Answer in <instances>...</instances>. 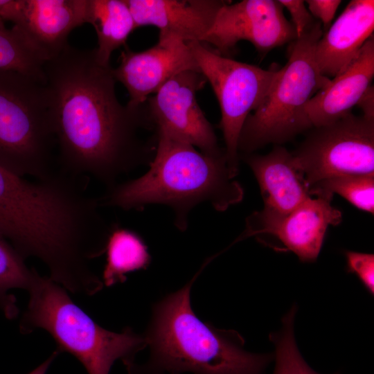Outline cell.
I'll use <instances>...</instances> for the list:
<instances>
[{
	"mask_svg": "<svg viewBox=\"0 0 374 374\" xmlns=\"http://www.w3.org/2000/svg\"><path fill=\"white\" fill-rule=\"evenodd\" d=\"M112 68L95 50L67 45L44 64L58 169L91 177L107 188L118 178L152 161L157 134L146 102L123 105Z\"/></svg>",
	"mask_w": 374,
	"mask_h": 374,
	"instance_id": "cell-1",
	"label": "cell"
},
{
	"mask_svg": "<svg viewBox=\"0 0 374 374\" xmlns=\"http://www.w3.org/2000/svg\"><path fill=\"white\" fill-rule=\"evenodd\" d=\"M101 208L78 177L57 169L30 181L0 167V235L73 293L91 296L103 287L91 261L105 253L115 224Z\"/></svg>",
	"mask_w": 374,
	"mask_h": 374,
	"instance_id": "cell-2",
	"label": "cell"
},
{
	"mask_svg": "<svg viewBox=\"0 0 374 374\" xmlns=\"http://www.w3.org/2000/svg\"><path fill=\"white\" fill-rule=\"evenodd\" d=\"M157 134L149 170L107 188L98 197L102 208L139 211L150 204L166 205L173 211L175 225L185 231L190 211L199 204L224 211L242 201L243 188L231 176L225 154H206L164 132L157 130Z\"/></svg>",
	"mask_w": 374,
	"mask_h": 374,
	"instance_id": "cell-3",
	"label": "cell"
},
{
	"mask_svg": "<svg viewBox=\"0 0 374 374\" xmlns=\"http://www.w3.org/2000/svg\"><path fill=\"white\" fill-rule=\"evenodd\" d=\"M196 278L154 305L143 335L149 359L131 365L130 374H262L273 359L246 351L238 332L216 328L197 317L190 299Z\"/></svg>",
	"mask_w": 374,
	"mask_h": 374,
	"instance_id": "cell-4",
	"label": "cell"
},
{
	"mask_svg": "<svg viewBox=\"0 0 374 374\" xmlns=\"http://www.w3.org/2000/svg\"><path fill=\"white\" fill-rule=\"evenodd\" d=\"M28 292L20 332L47 331L57 345L56 350L73 355L88 374H109L119 359L127 368L147 346L144 336L130 327L116 332L99 326L71 300L64 287L48 276L38 274Z\"/></svg>",
	"mask_w": 374,
	"mask_h": 374,
	"instance_id": "cell-5",
	"label": "cell"
},
{
	"mask_svg": "<svg viewBox=\"0 0 374 374\" xmlns=\"http://www.w3.org/2000/svg\"><path fill=\"white\" fill-rule=\"evenodd\" d=\"M323 33L319 21L297 37L286 64L260 106L246 119L238 140V152L247 154L269 143L280 144L312 128L305 106L331 79L321 75L315 47Z\"/></svg>",
	"mask_w": 374,
	"mask_h": 374,
	"instance_id": "cell-6",
	"label": "cell"
},
{
	"mask_svg": "<svg viewBox=\"0 0 374 374\" xmlns=\"http://www.w3.org/2000/svg\"><path fill=\"white\" fill-rule=\"evenodd\" d=\"M55 148L46 84L0 71V167L20 177L44 178L55 170Z\"/></svg>",
	"mask_w": 374,
	"mask_h": 374,
	"instance_id": "cell-7",
	"label": "cell"
},
{
	"mask_svg": "<svg viewBox=\"0 0 374 374\" xmlns=\"http://www.w3.org/2000/svg\"><path fill=\"white\" fill-rule=\"evenodd\" d=\"M187 43L218 100L226 163L234 178L239 170L238 140L242 128L267 95L278 70L235 61L199 42Z\"/></svg>",
	"mask_w": 374,
	"mask_h": 374,
	"instance_id": "cell-8",
	"label": "cell"
},
{
	"mask_svg": "<svg viewBox=\"0 0 374 374\" xmlns=\"http://www.w3.org/2000/svg\"><path fill=\"white\" fill-rule=\"evenodd\" d=\"M312 128L292 153L309 190L328 178L374 173V119L350 113Z\"/></svg>",
	"mask_w": 374,
	"mask_h": 374,
	"instance_id": "cell-9",
	"label": "cell"
},
{
	"mask_svg": "<svg viewBox=\"0 0 374 374\" xmlns=\"http://www.w3.org/2000/svg\"><path fill=\"white\" fill-rule=\"evenodd\" d=\"M332 195L317 193L287 213L265 209L246 220L245 229L238 240L271 236L278 251H292L303 262H314L321 250L326 231L342 220L339 210L332 204Z\"/></svg>",
	"mask_w": 374,
	"mask_h": 374,
	"instance_id": "cell-10",
	"label": "cell"
},
{
	"mask_svg": "<svg viewBox=\"0 0 374 374\" xmlns=\"http://www.w3.org/2000/svg\"><path fill=\"white\" fill-rule=\"evenodd\" d=\"M296 38L278 1L242 0L223 4L202 43L226 56L242 40L251 42L260 53H267Z\"/></svg>",
	"mask_w": 374,
	"mask_h": 374,
	"instance_id": "cell-11",
	"label": "cell"
},
{
	"mask_svg": "<svg viewBox=\"0 0 374 374\" xmlns=\"http://www.w3.org/2000/svg\"><path fill=\"white\" fill-rule=\"evenodd\" d=\"M206 79L198 71H184L169 80L146 105L157 130L164 132L199 148L202 153L221 155L210 122L199 107L196 93Z\"/></svg>",
	"mask_w": 374,
	"mask_h": 374,
	"instance_id": "cell-12",
	"label": "cell"
},
{
	"mask_svg": "<svg viewBox=\"0 0 374 374\" xmlns=\"http://www.w3.org/2000/svg\"><path fill=\"white\" fill-rule=\"evenodd\" d=\"M88 0H8L4 21L44 62L69 45L68 37L87 23Z\"/></svg>",
	"mask_w": 374,
	"mask_h": 374,
	"instance_id": "cell-13",
	"label": "cell"
},
{
	"mask_svg": "<svg viewBox=\"0 0 374 374\" xmlns=\"http://www.w3.org/2000/svg\"><path fill=\"white\" fill-rule=\"evenodd\" d=\"M200 71L188 43L171 35L159 34L151 48L135 52L125 47L114 77L127 89V105L137 107L145 103L169 80L184 71Z\"/></svg>",
	"mask_w": 374,
	"mask_h": 374,
	"instance_id": "cell-14",
	"label": "cell"
},
{
	"mask_svg": "<svg viewBox=\"0 0 374 374\" xmlns=\"http://www.w3.org/2000/svg\"><path fill=\"white\" fill-rule=\"evenodd\" d=\"M136 27L154 26L161 35L186 42H203L217 14L226 2L221 0H125Z\"/></svg>",
	"mask_w": 374,
	"mask_h": 374,
	"instance_id": "cell-15",
	"label": "cell"
},
{
	"mask_svg": "<svg viewBox=\"0 0 374 374\" xmlns=\"http://www.w3.org/2000/svg\"><path fill=\"white\" fill-rule=\"evenodd\" d=\"M374 1L352 0L315 47L319 69L330 79L344 71L373 36Z\"/></svg>",
	"mask_w": 374,
	"mask_h": 374,
	"instance_id": "cell-16",
	"label": "cell"
},
{
	"mask_svg": "<svg viewBox=\"0 0 374 374\" xmlns=\"http://www.w3.org/2000/svg\"><path fill=\"white\" fill-rule=\"evenodd\" d=\"M373 76L374 39L371 36L348 66L307 103L305 113L312 127L326 125L351 113L371 86Z\"/></svg>",
	"mask_w": 374,
	"mask_h": 374,
	"instance_id": "cell-17",
	"label": "cell"
},
{
	"mask_svg": "<svg viewBox=\"0 0 374 374\" xmlns=\"http://www.w3.org/2000/svg\"><path fill=\"white\" fill-rule=\"evenodd\" d=\"M243 159L258 183L263 209L287 213L311 197L292 154L285 148L276 146L266 155L247 154Z\"/></svg>",
	"mask_w": 374,
	"mask_h": 374,
	"instance_id": "cell-18",
	"label": "cell"
},
{
	"mask_svg": "<svg viewBox=\"0 0 374 374\" xmlns=\"http://www.w3.org/2000/svg\"><path fill=\"white\" fill-rule=\"evenodd\" d=\"M87 23L96 33L97 60L106 66L110 65L112 53L125 45L136 28L125 0H88Z\"/></svg>",
	"mask_w": 374,
	"mask_h": 374,
	"instance_id": "cell-19",
	"label": "cell"
},
{
	"mask_svg": "<svg viewBox=\"0 0 374 374\" xmlns=\"http://www.w3.org/2000/svg\"><path fill=\"white\" fill-rule=\"evenodd\" d=\"M105 253L102 281L107 287L125 282L127 274L146 269L151 261L143 239L134 231L116 224L108 237Z\"/></svg>",
	"mask_w": 374,
	"mask_h": 374,
	"instance_id": "cell-20",
	"label": "cell"
},
{
	"mask_svg": "<svg viewBox=\"0 0 374 374\" xmlns=\"http://www.w3.org/2000/svg\"><path fill=\"white\" fill-rule=\"evenodd\" d=\"M25 260L0 235V308L10 319L15 318L19 312L16 298L10 291L13 289L28 291L38 275L37 271L27 266Z\"/></svg>",
	"mask_w": 374,
	"mask_h": 374,
	"instance_id": "cell-21",
	"label": "cell"
},
{
	"mask_svg": "<svg viewBox=\"0 0 374 374\" xmlns=\"http://www.w3.org/2000/svg\"><path fill=\"white\" fill-rule=\"evenodd\" d=\"M45 62L14 29L0 28V71H14L46 84Z\"/></svg>",
	"mask_w": 374,
	"mask_h": 374,
	"instance_id": "cell-22",
	"label": "cell"
},
{
	"mask_svg": "<svg viewBox=\"0 0 374 374\" xmlns=\"http://www.w3.org/2000/svg\"><path fill=\"white\" fill-rule=\"evenodd\" d=\"M339 194L356 208L374 212V173L343 175L321 180L310 188V195Z\"/></svg>",
	"mask_w": 374,
	"mask_h": 374,
	"instance_id": "cell-23",
	"label": "cell"
},
{
	"mask_svg": "<svg viewBox=\"0 0 374 374\" xmlns=\"http://www.w3.org/2000/svg\"><path fill=\"white\" fill-rule=\"evenodd\" d=\"M296 310V305H293L282 318L281 329L269 334V340L276 348L274 374H319L309 366L298 349L294 332Z\"/></svg>",
	"mask_w": 374,
	"mask_h": 374,
	"instance_id": "cell-24",
	"label": "cell"
},
{
	"mask_svg": "<svg viewBox=\"0 0 374 374\" xmlns=\"http://www.w3.org/2000/svg\"><path fill=\"white\" fill-rule=\"evenodd\" d=\"M347 269L355 274L366 290L374 293V255L353 251L345 252Z\"/></svg>",
	"mask_w": 374,
	"mask_h": 374,
	"instance_id": "cell-25",
	"label": "cell"
},
{
	"mask_svg": "<svg viewBox=\"0 0 374 374\" xmlns=\"http://www.w3.org/2000/svg\"><path fill=\"white\" fill-rule=\"evenodd\" d=\"M279 3L290 14L296 37H300L316 21L305 6L303 0H280Z\"/></svg>",
	"mask_w": 374,
	"mask_h": 374,
	"instance_id": "cell-26",
	"label": "cell"
},
{
	"mask_svg": "<svg viewBox=\"0 0 374 374\" xmlns=\"http://www.w3.org/2000/svg\"><path fill=\"white\" fill-rule=\"evenodd\" d=\"M305 3L312 16L318 19L326 29L330 24L341 3L340 0H308Z\"/></svg>",
	"mask_w": 374,
	"mask_h": 374,
	"instance_id": "cell-27",
	"label": "cell"
},
{
	"mask_svg": "<svg viewBox=\"0 0 374 374\" xmlns=\"http://www.w3.org/2000/svg\"><path fill=\"white\" fill-rule=\"evenodd\" d=\"M357 106L360 107L364 117L374 119V87L370 86L365 91Z\"/></svg>",
	"mask_w": 374,
	"mask_h": 374,
	"instance_id": "cell-28",
	"label": "cell"
},
{
	"mask_svg": "<svg viewBox=\"0 0 374 374\" xmlns=\"http://www.w3.org/2000/svg\"><path fill=\"white\" fill-rule=\"evenodd\" d=\"M58 354L59 353L57 350H55L47 359H46L42 364H41L28 374H46L51 363L58 355Z\"/></svg>",
	"mask_w": 374,
	"mask_h": 374,
	"instance_id": "cell-29",
	"label": "cell"
},
{
	"mask_svg": "<svg viewBox=\"0 0 374 374\" xmlns=\"http://www.w3.org/2000/svg\"><path fill=\"white\" fill-rule=\"evenodd\" d=\"M7 1L8 0H0V28L6 27L5 21L3 18V13Z\"/></svg>",
	"mask_w": 374,
	"mask_h": 374,
	"instance_id": "cell-30",
	"label": "cell"
}]
</instances>
